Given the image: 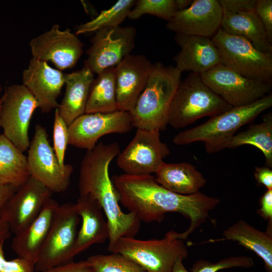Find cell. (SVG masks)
<instances>
[{"mask_svg": "<svg viewBox=\"0 0 272 272\" xmlns=\"http://www.w3.org/2000/svg\"><path fill=\"white\" fill-rule=\"evenodd\" d=\"M35 264L25 259L18 257L7 260L1 272H35Z\"/></svg>", "mask_w": 272, "mask_h": 272, "instance_id": "cell-38", "label": "cell"}, {"mask_svg": "<svg viewBox=\"0 0 272 272\" xmlns=\"http://www.w3.org/2000/svg\"><path fill=\"white\" fill-rule=\"evenodd\" d=\"M28 149L27 158L30 176L52 193L65 191L70 184L73 167L70 164L60 166L48 142L46 130L40 124L35 125Z\"/></svg>", "mask_w": 272, "mask_h": 272, "instance_id": "cell-10", "label": "cell"}, {"mask_svg": "<svg viewBox=\"0 0 272 272\" xmlns=\"http://www.w3.org/2000/svg\"><path fill=\"white\" fill-rule=\"evenodd\" d=\"M223 10L217 0H194L186 9L177 12L166 28L176 33L206 37L220 28Z\"/></svg>", "mask_w": 272, "mask_h": 272, "instance_id": "cell-17", "label": "cell"}, {"mask_svg": "<svg viewBox=\"0 0 272 272\" xmlns=\"http://www.w3.org/2000/svg\"><path fill=\"white\" fill-rule=\"evenodd\" d=\"M117 111L116 98L115 66L106 69L94 79L91 86L85 113Z\"/></svg>", "mask_w": 272, "mask_h": 272, "instance_id": "cell-28", "label": "cell"}, {"mask_svg": "<svg viewBox=\"0 0 272 272\" xmlns=\"http://www.w3.org/2000/svg\"><path fill=\"white\" fill-rule=\"evenodd\" d=\"M251 145L258 149L265 158V166L272 168V113L268 112L262 121L251 124L245 130L235 134L228 148L235 149L243 145Z\"/></svg>", "mask_w": 272, "mask_h": 272, "instance_id": "cell-29", "label": "cell"}, {"mask_svg": "<svg viewBox=\"0 0 272 272\" xmlns=\"http://www.w3.org/2000/svg\"><path fill=\"white\" fill-rule=\"evenodd\" d=\"M109 251L131 259L147 272H171L176 261L188 255L187 245L179 233L171 230L161 239L120 238Z\"/></svg>", "mask_w": 272, "mask_h": 272, "instance_id": "cell-6", "label": "cell"}, {"mask_svg": "<svg viewBox=\"0 0 272 272\" xmlns=\"http://www.w3.org/2000/svg\"><path fill=\"white\" fill-rule=\"evenodd\" d=\"M52 192L30 176L10 196L0 211V219L16 235L26 229L40 213Z\"/></svg>", "mask_w": 272, "mask_h": 272, "instance_id": "cell-14", "label": "cell"}, {"mask_svg": "<svg viewBox=\"0 0 272 272\" xmlns=\"http://www.w3.org/2000/svg\"><path fill=\"white\" fill-rule=\"evenodd\" d=\"M177 12L175 0H138L127 18L136 20L144 15L149 14L168 21Z\"/></svg>", "mask_w": 272, "mask_h": 272, "instance_id": "cell-32", "label": "cell"}, {"mask_svg": "<svg viewBox=\"0 0 272 272\" xmlns=\"http://www.w3.org/2000/svg\"><path fill=\"white\" fill-rule=\"evenodd\" d=\"M182 261L181 258L178 259L174 264L171 272H191L185 268Z\"/></svg>", "mask_w": 272, "mask_h": 272, "instance_id": "cell-43", "label": "cell"}, {"mask_svg": "<svg viewBox=\"0 0 272 272\" xmlns=\"http://www.w3.org/2000/svg\"><path fill=\"white\" fill-rule=\"evenodd\" d=\"M255 11L272 43V1L256 0Z\"/></svg>", "mask_w": 272, "mask_h": 272, "instance_id": "cell-35", "label": "cell"}, {"mask_svg": "<svg viewBox=\"0 0 272 272\" xmlns=\"http://www.w3.org/2000/svg\"><path fill=\"white\" fill-rule=\"evenodd\" d=\"M133 127L129 112L85 113L68 126L69 145L91 150L101 137L126 133Z\"/></svg>", "mask_w": 272, "mask_h": 272, "instance_id": "cell-15", "label": "cell"}, {"mask_svg": "<svg viewBox=\"0 0 272 272\" xmlns=\"http://www.w3.org/2000/svg\"><path fill=\"white\" fill-rule=\"evenodd\" d=\"M118 200L141 222H161L165 214L178 213L190 221L188 229L179 233L185 240L209 218L210 212L220 202L217 197L200 192L191 195L173 192L159 184L152 175L122 174L112 178Z\"/></svg>", "mask_w": 272, "mask_h": 272, "instance_id": "cell-1", "label": "cell"}, {"mask_svg": "<svg viewBox=\"0 0 272 272\" xmlns=\"http://www.w3.org/2000/svg\"><path fill=\"white\" fill-rule=\"evenodd\" d=\"M169 153L168 147L160 140V131L137 129L132 140L117 155V164L127 175H151Z\"/></svg>", "mask_w": 272, "mask_h": 272, "instance_id": "cell-12", "label": "cell"}, {"mask_svg": "<svg viewBox=\"0 0 272 272\" xmlns=\"http://www.w3.org/2000/svg\"><path fill=\"white\" fill-rule=\"evenodd\" d=\"M119 153L118 143L100 142L87 151L79 174L80 195L89 194L97 200L106 217L109 228L108 250L122 237H134L141 226V221L134 214L125 213L121 210L109 174L110 163Z\"/></svg>", "mask_w": 272, "mask_h": 272, "instance_id": "cell-2", "label": "cell"}, {"mask_svg": "<svg viewBox=\"0 0 272 272\" xmlns=\"http://www.w3.org/2000/svg\"><path fill=\"white\" fill-rule=\"evenodd\" d=\"M271 222L269 221L267 231L263 232L243 220H240L223 231V238L209 242L225 240L237 241L260 257L264 262L266 270L272 272Z\"/></svg>", "mask_w": 272, "mask_h": 272, "instance_id": "cell-26", "label": "cell"}, {"mask_svg": "<svg viewBox=\"0 0 272 272\" xmlns=\"http://www.w3.org/2000/svg\"><path fill=\"white\" fill-rule=\"evenodd\" d=\"M220 56V63L242 76L270 83L272 54L260 51L247 39L231 35L220 28L212 37Z\"/></svg>", "mask_w": 272, "mask_h": 272, "instance_id": "cell-7", "label": "cell"}, {"mask_svg": "<svg viewBox=\"0 0 272 272\" xmlns=\"http://www.w3.org/2000/svg\"><path fill=\"white\" fill-rule=\"evenodd\" d=\"M231 107L204 83L200 74L191 73L180 81L175 93L169 110L168 124L179 129Z\"/></svg>", "mask_w": 272, "mask_h": 272, "instance_id": "cell-5", "label": "cell"}, {"mask_svg": "<svg viewBox=\"0 0 272 272\" xmlns=\"http://www.w3.org/2000/svg\"><path fill=\"white\" fill-rule=\"evenodd\" d=\"M1 106H2V99L1 98H0V113H1Z\"/></svg>", "mask_w": 272, "mask_h": 272, "instance_id": "cell-45", "label": "cell"}, {"mask_svg": "<svg viewBox=\"0 0 272 272\" xmlns=\"http://www.w3.org/2000/svg\"><path fill=\"white\" fill-rule=\"evenodd\" d=\"M2 85L0 82V93L2 92Z\"/></svg>", "mask_w": 272, "mask_h": 272, "instance_id": "cell-46", "label": "cell"}, {"mask_svg": "<svg viewBox=\"0 0 272 272\" xmlns=\"http://www.w3.org/2000/svg\"><path fill=\"white\" fill-rule=\"evenodd\" d=\"M223 10L240 11L254 10L256 0H220Z\"/></svg>", "mask_w": 272, "mask_h": 272, "instance_id": "cell-39", "label": "cell"}, {"mask_svg": "<svg viewBox=\"0 0 272 272\" xmlns=\"http://www.w3.org/2000/svg\"><path fill=\"white\" fill-rule=\"evenodd\" d=\"M59 206L56 200L50 198L34 221L23 231L15 235L12 248L19 257L35 264Z\"/></svg>", "mask_w": 272, "mask_h": 272, "instance_id": "cell-22", "label": "cell"}, {"mask_svg": "<svg viewBox=\"0 0 272 272\" xmlns=\"http://www.w3.org/2000/svg\"><path fill=\"white\" fill-rule=\"evenodd\" d=\"M137 30L132 26L106 27L96 31L84 66L97 75L116 66L135 46Z\"/></svg>", "mask_w": 272, "mask_h": 272, "instance_id": "cell-13", "label": "cell"}, {"mask_svg": "<svg viewBox=\"0 0 272 272\" xmlns=\"http://www.w3.org/2000/svg\"><path fill=\"white\" fill-rule=\"evenodd\" d=\"M33 58L51 61L59 70L70 69L83 52L84 44L69 28L61 30L58 24L33 38L29 43Z\"/></svg>", "mask_w": 272, "mask_h": 272, "instance_id": "cell-16", "label": "cell"}, {"mask_svg": "<svg viewBox=\"0 0 272 272\" xmlns=\"http://www.w3.org/2000/svg\"><path fill=\"white\" fill-rule=\"evenodd\" d=\"M258 213L265 220L272 221V189H266L261 197Z\"/></svg>", "mask_w": 272, "mask_h": 272, "instance_id": "cell-40", "label": "cell"}, {"mask_svg": "<svg viewBox=\"0 0 272 272\" xmlns=\"http://www.w3.org/2000/svg\"><path fill=\"white\" fill-rule=\"evenodd\" d=\"M18 188L11 185H0V211L6 201ZM11 233L8 225L0 219V244H4L11 237Z\"/></svg>", "mask_w": 272, "mask_h": 272, "instance_id": "cell-36", "label": "cell"}, {"mask_svg": "<svg viewBox=\"0 0 272 272\" xmlns=\"http://www.w3.org/2000/svg\"><path fill=\"white\" fill-rule=\"evenodd\" d=\"M22 82L36 99L42 113L58 107L57 99L64 85V74L61 71L32 57L23 72Z\"/></svg>", "mask_w": 272, "mask_h": 272, "instance_id": "cell-19", "label": "cell"}, {"mask_svg": "<svg viewBox=\"0 0 272 272\" xmlns=\"http://www.w3.org/2000/svg\"><path fill=\"white\" fill-rule=\"evenodd\" d=\"M254 175L258 184L263 185L266 189H272V170L270 168L267 166L256 167Z\"/></svg>", "mask_w": 272, "mask_h": 272, "instance_id": "cell-41", "label": "cell"}, {"mask_svg": "<svg viewBox=\"0 0 272 272\" xmlns=\"http://www.w3.org/2000/svg\"><path fill=\"white\" fill-rule=\"evenodd\" d=\"M174 39L180 50L173 60L181 73L201 74L220 63L219 52L212 39L176 33Z\"/></svg>", "mask_w": 272, "mask_h": 272, "instance_id": "cell-20", "label": "cell"}, {"mask_svg": "<svg viewBox=\"0 0 272 272\" xmlns=\"http://www.w3.org/2000/svg\"><path fill=\"white\" fill-rule=\"evenodd\" d=\"M271 106L272 95L268 94L250 104L232 107L200 125L178 133L173 142L179 146L202 142L208 153L220 152L228 148L240 128L253 120Z\"/></svg>", "mask_w": 272, "mask_h": 272, "instance_id": "cell-4", "label": "cell"}, {"mask_svg": "<svg viewBox=\"0 0 272 272\" xmlns=\"http://www.w3.org/2000/svg\"><path fill=\"white\" fill-rule=\"evenodd\" d=\"M42 272H94L87 259L78 262L72 261L50 268Z\"/></svg>", "mask_w": 272, "mask_h": 272, "instance_id": "cell-37", "label": "cell"}, {"mask_svg": "<svg viewBox=\"0 0 272 272\" xmlns=\"http://www.w3.org/2000/svg\"><path fill=\"white\" fill-rule=\"evenodd\" d=\"M3 245L4 244H0V272L4 268L7 261L4 256Z\"/></svg>", "mask_w": 272, "mask_h": 272, "instance_id": "cell-44", "label": "cell"}, {"mask_svg": "<svg viewBox=\"0 0 272 272\" xmlns=\"http://www.w3.org/2000/svg\"><path fill=\"white\" fill-rule=\"evenodd\" d=\"M254 265L253 258L246 255L230 256L214 263L200 259L193 265L190 271L217 272L221 269L232 267L250 268Z\"/></svg>", "mask_w": 272, "mask_h": 272, "instance_id": "cell-33", "label": "cell"}, {"mask_svg": "<svg viewBox=\"0 0 272 272\" xmlns=\"http://www.w3.org/2000/svg\"><path fill=\"white\" fill-rule=\"evenodd\" d=\"M220 28L229 34L247 39L261 52L272 54V43L269 41L255 9L240 11L223 10Z\"/></svg>", "mask_w": 272, "mask_h": 272, "instance_id": "cell-24", "label": "cell"}, {"mask_svg": "<svg viewBox=\"0 0 272 272\" xmlns=\"http://www.w3.org/2000/svg\"><path fill=\"white\" fill-rule=\"evenodd\" d=\"M181 72L175 66L153 63L147 84L129 112L133 127L164 130L168 124L170 104L181 81Z\"/></svg>", "mask_w": 272, "mask_h": 272, "instance_id": "cell-3", "label": "cell"}, {"mask_svg": "<svg viewBox=\"0 0 272 272\" xmlns=\"http://www.w3.org/2000/svg\"><path fill=\"white\" fill-rule=\"evenodd\" d=\"M192 1L191 0H175L177 12L188 8L191 5Z\"/></svg>", "mask_w": 272, "mask_h": 272, "instance_id": "cell-42", "label": "cell"}, {"mask_svg": "<svg viewBox=\"0 0 272 272\" xmlns=\"http://www.w3.org/2000/svg\"><path fill=\"white\" fill-rule=\"evenodd\" d=\"M87 259L94 272H147L140 265L118 253L93 255Z\"/></svg>", "mask_w": 272, "mask_h": 272, "instance_id": "cell-31", "label": "cell"}, {"mask_svg": "<svg viewBox=\"0 0 272 272\" xmlns=\"http://www.w3.org/2000/svg\"><path fill=\"white\" fill-rule=\"evenodd\" d=\"M1 99L0 127L3 134L24 152L30 144L28 129L32 116L38 108L37 101L22 84L6 87Z\"/></svg>", "mask_w": 272, "mask_h": 272, "instance_id": "cell-9", "label": "cell"}, {"mask_svg": "<svg viewBox=\"0 0 272 272\" xmlns=\"http://www.w3.org/2000/svg\"><path fill=\"white\" fill-rule=\"evenodd\" d=\"M94 79V73L85 66L76 72L64 74L65 93L57 109L67 126L85 113Z\"/></svg>", "mask_w": 272, "mask_h": 272, "instance_id": "cell-23", "label": "cell"}, {"mask_svg": "<svg viewBox=\"0 0 272 272\" xmlns=\"http://www.w3.org/2000/svg\"><path fill=\"white\" fill-rule=\"evenodd\" d=\"M200 75L204 83L232 107L253 103L271 88L270 83L245 77L221 63Z\"/></svg>", "mask_w": 272, "mask_h": 272, "instance_id": "cell-11", "label": "cell"}, {"mask_svg": "<svg viewBox=\"0 0 272 272\" xmlns=\"http://www.w3.org/2000/svg\"><path fill=\"white\" fill-rule=\"evenodd\" d=\"M30 177L27 157L0 134V185L20 187Z\"/></svg>", "mask_w": 272, "mask_h": 272, "instance_id": "cell-27", "label": "cell"}, {"mask_svg": "<svg viewBox=\"0 0 272 272\" xmlns=\"http://www.w3.org/2000/svg\"><path fill=\"white\" fill-rule=\"evenodd\" d=\"M53 149L59 165L65 166L64 159L65 151L69 145L68 126L59 115L57 109H55L53 127Z\"/></svg>", "mask_w": 272, "mask_h": 272, "instance_id": "cell-34", "label": "cell"}, {"mask_svg": "<svg viewBox=\"0 0 272 272\" xmlns=\"http://www.w3.org/2000/svg\"><path fill=\"white\" fill-rule=\"evenodd\" d=\"M75 204L82 226L72 251V259L93 244H102L109 238L107 222L97 201L89 194L80 195Z\"/></svg>", "mask_w": 272, "mask_h": 272, "instance_id": "cell-21", "label": "cell"}, {"mask_svg": "<svg viewBox=\"0 0 272 272\" xmlns=\"http://www.w3.org/2000/svg\"><path fill=\"white\" fill-rule=\"evenodd\" d=\"M135 0H119L107 10L102 11L92 20L78 26L76 35L96 31L106 27L120 26L127 18Z\"/></svg>", "mask_w": 272, "mask_h": 272, "instance_id": "cell-30", "label": "cell"}, {"mask_svg": "<svg viewBox=\"0 0 272 272\" xmlns=\"http://www.w3.org/2000/svg\"><path fill=\"white\" fill-rule=\"evenodd\" d=\"M155 179L164 188L181 195L196 193L207 183L203 175L187 162H164L155 172Z\"/></svg>", "mask_w": 272, "mask_h": 272, "instance_id": "cell-25", "label": "cell"}, {"mask_svg": "<svg viewBox=\"0 0 272 272\" xmlns=\"http://www.w3.org/2000/svg\"><path fill=\"white\" fill-rule=\"evenodd\" d=\"M153 63L144 55L129 54L115 66L117 109L130 112L144 90Z\"/></svg>", "mask_w": 272, "mask_h": 272, "instance_id": "cell-18", "label": "cell"}, {"mask_svg": "<svg viewBox=\"0 0 272 272\" xmlns=\"http://www.w3.org/2000/svg\"><path fill=\"white\" fill-rule=\"evenodd\" d=\"M80 220L75 203L68 201L58 206L35 263V271L42 272L73 261L71 255Z\"/></svg>", "mask_w": 272, "mask_h": 272, "instance_id": "cell-8", "label": "cell"}]
</instances>
